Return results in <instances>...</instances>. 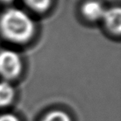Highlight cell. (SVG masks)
I'll list each match as a JSON object with an SVG mask.
<instances>
[{
	"label": "cell",
	"mask_w": 121,
	"mask_h": 121,
	"mask_svg": "<svg viewBox=\"0 0 121 121\" xmlns=\"http://www.w3.org/2000/svg\"><path fill=\"white\" fill-rule=\"evenodd\" d=\"M35 31L36 25L32 17L22 9H9L0 17V32L12 42H28L33 37Z\"/></svg>",
	"instance_id": "1"
},
{
	"label": "cell",
	"mask_w": 121,
	"mask_h": 121,
	"mask_svg": "<svg viewBox=\"0 0 121 121\" xmlns=\"http://www.w3.org/2000/svg\"><path fill=\"white\" fill-rule=\"evenodd\" d=\"M22 71V60L18 52L12 49L0 52V76L5 81L17 78Z\"/></svg>",
	"instance_id": "2"
},
{
	"label": "cell",
	"mask_w": 121,
	"mask_h": 121,
	"mask_svg": "<svg viewBox=\"0 0 121 121\" xmlns=\"http://www.w3.org/2000/svg\"><path fill=\"white\" fill-rule=\"evenodd\" d=\"M106 9L102 3L98 0H88L82 5L81 12L84 17L89 21H101L104 17Z\"/></svg>",
	"instance_id": "3"
},
{
	"label": "cell",
	"mask_w": 121,
	"mask_h": 121,
	"mask_svg": "<svg viewBox=\"0 0 121 121\" xmlns=\"http://www.w3.org/2000/svg\"><path fill=\"white\" fill-rule=\"evenodd\" d=\"M105 27L112 33L119 35L121 32V11L119 8L106 9L102 20Z\"/></svg>",
	"instance_id": "4"
},
{
	"label": "cell",
	"mask_w": 121,
	"mask_h": 121,
	"mask_svg": "<svg viewBox=\"0 0 121 121\" xmlns=\"http://www.w3.org/2000/svg\"><path fill=\"white\" fill-rule=\"evenodd\" d=\"M15 89L8 81H0V107H6L13 101Z\"/></svg>",
	"instance_id": "5"
},
{
	"label": "cell",
	"mask_w": 121,
	"mask_h": 121,
	"mask_svg": "<svg viewBox=\"0 0 121 121\" xmlns=\"http://www.w3.org/2000/svg\"><path fill=\"white\" fill-rule=\"evenodd\" d=\"M41 121H72L67 113L60 109L50 111L42 119Z\"/></svg>",
	"instance_id": "6"
},
{
	"label": "cell",
	"mask_w": 121,
	"mask_h": 121,
	"mask_svg": "<svg viewBox=\"0 0 121 121\" xmlns=\"http://www.w3.org/2000/svg\"><path fill=\"white\" fill-rule=\"evenodd\" d=\"M24 1L31 9L37 13L47 11L52 4V0H24Z\"/></svg>",
	"instance_id": "7"
},
{
	"label": "cell",
	"mask_w": 121,
	"mask_h": 121,
	"mask_svg": "<svg viewBox=\"0 0 121 121\" xmlns=\"http://www.w3.org/2000/svg\"><path fill=\"white\" fill-rule=\"evenodd\" d=\"M0 121H20V119L13 114L7 113L0 115Z\"/></svg>",
	"instance_id": "8"
},
{
	"label": "cell",
	"mask_w": 121,
	"mask_h": 121,
	"mask_svg": "<svg viewBox=\"0 0 121 121\" xmlns=\"http://www.w3.org/2000/svg\"><path fill=\"white\" fill-rule=\"evenodd\" d=\"M1 1L4 3H6V4H9V3H12L14 0H1Z\"/></svg>",
	"instance_id": "9"
}]
</instances>
